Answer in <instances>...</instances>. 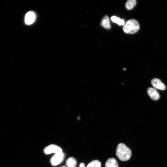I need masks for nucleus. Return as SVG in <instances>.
<instances>
[{
    "mask_svg": "<svg viewBox=\"0 0 167 167\" xmlns=\"http://www.w3.org/2000/svg\"><path fill=\"white\" fill-rule=\"evenodd\" d=\"M105 167H119L117 160L114 158L108 159L105 164Z\"/></svg>",
    "mask_w": 167,
    "mask_h": 167,
    "instance_id": "6e6552de",
    "label": "nucleus"
},
{
    "mask_svg": "<svg viewBox=\"0 0 167 167\" xmlns=\"http://www.w3.org/2000/svg\"><path fill=\"white\" fill-rule=\"evenodd\" d=\"M147 92L149 96L153 100H157L160 98L159 93L154 88H148L147 90Z\"/></svg>",
    "mask_w": 167,
    "mask_h": 167,
    "instance_id": "0eeeda50",
    "label": "nucleus"
},
{
    "mask_svg": "<svg viewBox=\"0 0 167 167\" xmlns=\"http://www.w3.org/2000/svg\"><path fill=\"white\" fill-rule=\"evenodd\" d=\"M44 152L46 154H49L52 153H56L62 152V150L59 146L51 144L45 147L44 149Z\"/></svg>",
    "mask_w": 167,
    "mask_h": 167,
    "instance_id": "20e7f679",
    "label": "nucleus"
},
{
    "mask_svg": "<svg viewBox=\"0 0 167 167\" xmlns=\"http://www.w3.org/2000/svg\"><path fill=\"white\" fill-rule=\"evenodd\" d=\"M101 25L105 28L109 29L111 28L109 19L107 15L105 16L102 19L101 23Z\"/></svg>",
    "mask_w": 167,
    "mask_h": 167,
    "instance_id": "1a4fd4ad",
    "label": "nucleus"
},
{
    "mask_svg": "<svg viewBox=\"0 0 167 167\" xmlns=\"http://www.w3.org/2000/svg\"><path fill=\"white\" fill-rule=\"evenodd\" d=\"M136 4V0H129L126 2L125 4V6L127 9L130 10L133 9Z\"/></svg>",
    "mask_w": 167,
    "mask_h": 167,
    "instance_id": "9b49d317",
    "label": "nucleus"
},
{
    "mask_svg": "<svg viewBox=\"0 0 167 167\" xmlns=\"http://www.w3.org/2000/svg\"><path fill=\"white\" fill-rule=\"evenodd\" d=\"M79 167H85L84 163H81L80 164Z\"/></svg>",
    "mask_w": 167,
    "mask_h": 167,
    "instance_id": "4468645a",
    "label": "nucleus"
},
{
    "mask_svg": "<svg viewBox=\"0 0 167 167\" xmlns=\"http://www.w3.org/2000/svg\"><path fill=\"white\" fill-rule=\"evenodd\" d=\"M64 156V154L62 152L55 153L50 159L51 165L53 166L59 165L62 161Z\"/></svg>",
    "mask_w": 167,
    "mask_h": 167,
    "instance_id": "7ed1b4c3",
    "label": "nucleus"
},
{
    "mask_svg": "<svg viewBox=\"0 0 167 167\" xmlns=\"http://www.w3.org/2000/svg\"><path fill=\"white\" fill-rule=\"evenodd\" d=\"M140 26L136 20L131 19L127 21L124 25L123 29L126 33L133 34L137 32L139 29Z\"/></svg>",
    "mask_w": 167,
    "mask_h": 167,
    "instance_id": "f03ea898",
    "label": "nucleus"
},
{
    "mask_svg": "<svg viewBox=\"0 0 167 167\" xmlns=\"http://www.w3.org/2000/svg\"><path fill=\"white\" fill-rule=\"evenodd\" d=\"M36 18V15L34 12L29 11L28 12L25 16V22L27 25L32 24L35 21Z\"/></svg>",
    "mask_w": 167,
    "mask_h": 167,
    "instance_id": "39448f33",
    "label": "nucleus"
},
{
    "mask_svg": "<svg viewBox=\"0 0 167 167\" xmlns=\"http://www.w3.org/2000/svg\"><path fill=\"white\" fill-rule=\"evenodd\" d=\"M111 20L114 23L118 24L120 25H122L125 24V21L123 19L115 16H113L111 17Z\"/></svg>",
    "mask_w": 167,
    "mask_h": 167,
    "instance_id": "f8f14e48",
    "label": "nucleus"
},
{
    "mask_svg": "<svg viewBox=\"0 0 167 167\" xmlns=\"http://www.w3.org/2000/svg\"><path fill=\"white\" fill-rule=\"evenodd\" d=\"M101 164L98 160H94L90 162L87 165V167H101Z\"/></svg>",
    "mask_w": 167,
    "mask_h": 167,
    "instance_id": "ddd939ff",
    "label": "nucleus"
},
{
    "mask_svg": "<svg viewBox=\"0 0 167 167\" xmlns=\"http://www.w3.org/2000/svg\"><path fill=\"white\" fill-rule=\"evenodd\" d=\"M66 164L68 167H76L77 162L75 158L70 157L66 160Z\"/></svg>",
    "mask_w": 167,
    "mask_h": 167,
    "instance_id": "9d476101",
    "label": "nucleus"
},
{
    "mask_svg": "<svg viewBox=\"0 0 167 167\" xmlns=\"http://www.w3.org/2000/svg\"><path fill=\"white\" fill-rule=\"evenodd\" d=\"M151 83L153 86L156 89L164 90L166 88L164 84L158 79H153L152 80Z\"/></svg>",
    "mask_w": 167,
    "mask_h": 167,
    "instance_id": "423d86ee",
    "label": "nucleus"
},
{
    "mask_svg": "<svg viewBox=\"0 0 167 167\" xmlns=\"http://www.w3.org/2000/svg\"><path fill=\"white\" fill-rule=\"evenodd\" d=\"M65 167V166H62V167Z\"/></svg>",
    "mask_w": 167,
    "mask_h": 167,
    "instance_id": "2eb2a0df",
    "label": "nucleus"
},
{
    "mask_svg": "<svg viewBox=\"0 0 167 167\" xmlns=\"http://www.w3.org/2000/svg\"><path fill=\"white\" fill-rule=\"evenodd\" d=\"M116 153L119 159L122 161L129 160L131 158L132 154L130 148L122 143L118 144L116 148Z\"/></svg>",
    "mask_w": 167,
    "mask_h": 167,
    "instance_id": "f257e3e1",
    "label": "nucleus"
}]
</instances>
